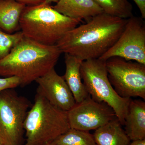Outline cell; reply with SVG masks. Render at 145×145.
<instances>
[{
	"label": "cell",
	"instance_id": "obj_12",
	"mask_svg": "<svg viewBox=\"0 0 145 145\" xmlns=\"http://www.w3.org/2000/svg\"><path fill=\"white\" fill-rule=\"evenodd\" d=\"M124 126L131 141L145 139V103L141 99L130 102Z\"/></svg>",
	"mask_w": 145,
	"mask_h": 145
},
{
	"label": "cell",
	"instance_id": "obj_22",
	"mask_svg": "<svg viewBox=\"0 0 145 145\" xmlns=\"http://www.w3.org/2000/svg\"><path fill=\"white\" fill-rule=\"evenodd\" d=\"M129 145H145V139L133 141Z\"/></svg>",
	"mask_w": 145,
	"mask_h": 145
},
{
	"label": "cell",
	"instance_id": "obj_17",
	"mask_svg": "<svg viewBox=\"0 0 145 145\" xmlns=\"http://www.w3.org/2000/svg\"><path fill=\"white\" fill-rule=\"evenodd\" d=\"M52 142L57 145H97L89 131L71 128Z\"/></svg>",
	"mask_w": 145,
	"mask_h": 145
},
{
	"label": "cell",
	"instance_id": "obj_9",
	"mask_svg": "<svg viewBox=\"0 0 145 145\" xmlns=\"http://www.w3.org/2000/svg\"><path fill=\"white\" fill-rule=\"evenodd\" d=\"M70 128L84 131L96 130L117 118L107 104L97 102L89 95L67 112Z\"/></svg>",
	"mask_w": 145,
	"mask_h": 145
},
{
	"label": "cell",
	"instance_id": "obj_15",
	"mask_svg": "<svg viewBox=\"0 0 145 145\" xmlns=\"http://www.w3.org/2000/svg\"><path fill=\"white\" fill-rule=\"evenodd\" d=\"M26 6L12 0H0V29L8 34L20 29V20Z\"/></svg>",
	"mask_w": 145,
	"mask_h": 145
},
{
	"label": "cell",
	"instance_id": "obj_1",
	"mask_svg": "<svg viewBox=\"0 0 145 145\" xmlns=\"http://www.w3.org/2000/svg\"><path fill=\"white\" fill-rule=\"evenodd\" d=\"M127 21V19L101 13L69 31L56 45L62 53L82 61L99 59L117 42Z\"/></svg>",
	"mask_w": 145,
	"mask_h": 145
},
{
	"label": "cell",
	"instance_id": "obj_18",
	"mask_svg": "<svg viewBox=\"0 0 145 145\" xmlns=\"http://www.w3.org/2000/svg\"><path fill=\"white\" fill-rule=\"evenodd\" d=\"M24 37L21 31L8 34L0 29V59L8 55Z\"/></svg>",
	"mask_w": 145,
	"mask_h": 145
},
{
	"label": "cell",
	"instance_id": "obj_25",
	"mask_svg": "<svg viewBox=\"0 0 145 145\" xmlns=\"http://www.w3.org/2000/svg\"><path fill=\"white\" fill-rule=\"evenodd\" d=\"M0 145H4L3 144V143L1 141V140H0Z\"/></svg>",
	"mask_w": 145,
	"mask_h": 145
},
{
	"label": "cell",
	"instance_id": "obj_5",
	"mask_svg": "<svg viewBox=\"0 0 145 145\" xmlns=\"http://www.w3.org/2000/svg\"><path fill=\"white\" fill-rule=\"evenodd\" d=\"M106 62L99 59L83 61L81 77L91 99L109 106L123 126L131 99L122 98L114 90L108 79Z\"/></svg>",
	"mask_w": 145,
	"mask_h": 145
},
{
	"label": "cell",
	"instance_id": "obj_14",
	"mask_svg": "<svg viewBox=\"0 0 145 145\" xmlns=\"http://www.w3.org/2000/svg\"><path fill=\"white\" fill-rule=\"evenodd\" d=\"M119 120L114 119L95 130L93 136L97 145H129L131 140Z\"/></svg>",
	"mask_w": 145,
	"mask_h": 145
},
{
	"label": "cell",
	"instance_id": "obj_13",
	"mask_svg": "<svg viewBox=\"0 0 145 145\" xmlns=\"http://www.w3.org/2000/svg\"><path fill=\"white\" fill-rule=\"evenodd\" d=\"M66 70L63 76L75 99L76 103H80L89 96L81 75L82 61L70 54H65Z\"/></svg>",
	"mask_w": 145,
	"mask_h": 145
},
{
	"label": "cell",
	"instance_id": "obj_2",
	"mask_svg": "<svg viewBox=\"0 0 145 145\" xmlns=\"http://www.w3.org/2000/svg\"><path fill=\"white\" fill-rule=\"evenodd\" d=\"M61 53L56 44L46 45L24 36L0 59V76L17 77L25 86L54 68Z\"/></svg>",
	"mask_w": 145,
	"mask_h": 145
},
{
	"label": "cell",
	"instance_id": "obj_10",
	"mask_svg": "<svg viewBox=\"0 0 145 145\" xmlns=\"http://www.w3.org/2000/svg\"><path fill=\"white\" fill-rule=\"evenodd\" d=\"M35 82L38 84L36 92L63 111H68L76 104L64 79L58 75L54 68L38 78Z\"/></svg>",
	"mask_w": 145,
	"mask_h": 145
},
{
	"label": "cell",
	"instance_id": "obj_6",
	"mask_svg": "<svg viewBox=\"0 0 145 145\" xmlns=\"http://www.w3.org/2000/svg\"><path fill=\"white\" fill-rule=\"evenodd\" d=\"M30 103L14 89L0 92V140L4 145H22L24 125Z\"/></svg>",
	"mask_w": 145,
	"mask_h": 145
},
{
	"label": "cell",
	"instance_id": "obj_11",
	"mask_svg": "<svg viewBox=\"0 0 145 145\" xmlns=\"http://www.w3.org/2000/svg\"><path fill=\"white\" fill-rule=\"evenodd\" d=\"M52 8L64 16L81 22H88L104 13L93 0H60Z\"/></svg>",
	"mask_w": 145,
	"mask_h": 145
},
{
	"label": "cell",
	"instance_id": "obj_19",
	"mask_svg": "<svg viewBox=\"0 0 145 145\" xmlns=\"http://www.w3.org/2000/svg\"><path fill=\"white\" fill-rule=\"evenodd\" d=\"M19 86H20V82L17 77L0 78V92L6 89H14Z\"/></svg>",
	"mask_w": 145,
	"mask_h": 145
},
{
	"label": "cell",
	"instance_id": "obj_23",
	"mask_svg": "<svg viewBox=\"0 0 145 145\" xmlns=\"http://www.w3.org/2000/svg\"><path fill=\"white\" fill-rule=\"evenodd\" d=\"M60 0H44V1L43 3L45 4L50 5V4L52 3H57Z\"/></svg>",
	"mask_w": 145,
	"mask_h": 145
},
{
	"label": "cell",
	"instance_id": "obj_7",
	"mask_svg": "<svg viewBox=\"0 0 145 145\" xmlns=\"http://www.w3.org/2000/svg\"><path fill=\"white\" fill-rule=\"evenodd\" d=\"M106 65L110 82L119 96L145 100V65L113 57Z\"/></svg>",
	"mask_w": 145,
	"mask_h": 145
},
{
	"label": "cell",
	"instance_id": "obj_4",
	"mask_svg": "<svg viewBox=\"0 0 145 145\" xmlns=\"http://www.w3.org/2000/svg\"><path fill=\"white\" fill-rule=\"evenodd\" d=\"M26 142L24 145H47L71 128L67 112L50 103L36 92L24 125Z\"/></svg>",
	"mask_w": 145,
	"mask_h": 145
},
{
	"label": "cell",
	"instance_id": "obj_16",
	"mask_svg": "<svg viewBox=\"0 0 145 145\" xmlns=\"http://www.w3.org/2000/svg\"><path fill=\"white\" fill-rule=\"evenodd\" d=\"M104 13L123 19L133 16L132 5L128 0H93Z\"/></svg>",
	"mask_w": 145,
	"mask_h": 145
},
{
	"label": "cell",
	"instance_id": "obj_8",
	"mask_svg": "<svg viewBox=\"0 0 145 145\" xmlns=\"http://www.w3.org/2000/svg\"><path fill=\"white\" fill-rule=\"evenodd\" d=\"M119 57L145 65V24L144 19L133 16L127 19L119 39L99 59L106 61Z\"/></svg>",
	"mask_w": 145,
	"mask_h": 145
},
{
	"label": "cell",
	"instance_id": "obj_24",
	"mask_svg": "<svg viewBox=\"0 0 145 145\" xmlns=\"http://www.w3.org/2000/svg\"><path fill=\"white\" fill-rule=\"evenodd\" d=\"M47 145H57L55 144H54V143L53 142H51L50 143V144H48Z\"/></svg>",
	"mask_w": 145,
	"mask_h": 145
},
{
	"label": "cell",
	"instance_id": "obj_21",
	"mask_svg": "<svg viewBox=\"0 0 145 145\" xmlns=\"http://www.w3.org/2000/svg\"><path fill=\"white\" fill-rule=\"evenodd\" d=\"M29 6L36 5L42 3L44 0H12Z\"/></svg>",
	"mask_w": 145,
	"mask_h": 145
},
{
	"label": "cell",
	"instance_id": "obj_3",
	"mask_svg": "<svg viewBox=\"0 0 145 145\" xmlns=\"http://www.w3.org/2000/svg\"><path fill=\"white\" fill-rule=\"evenodd\" d=\"M64 16L50 5L26 6L21 16L20 29L24 36L46 45H54L80 23Z\"/></svg>",
	"mask_w": 145,
	"mask_h": 145
},
{
	"label": "cell",
	"instance_id": "obj_20",
	"mask_svg": "<svg viewBox=\"0 0 145 145\" xmlns=\"http://www.w3.org/2000/svg\"><path fill=\"white\" fill-rule=\"evenodd\" d=\"M137 7L139 8L142 18L143 19L145 18V0H133Z\"/></svg>",
	"mask_w": 145,
	"mask_h": 145
}]
</instances>
